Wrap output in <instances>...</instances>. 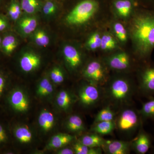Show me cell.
<instances>
[{
  "mask_svg": "<svg viewBox=\"0 0 154 154\" xmlns=\"http://www.w3.org/2000/svg\"><path fill=\"white\" fill-rule=\"evenodd\" d=\"M131 37L137 55L147 60L154 49V12L136 14L131 23Z\"/></svg>",
  "mask_w": 154,
  "mask_h": 154,
  "instance_id": "1",
  "label": "cell"
},
{
  "mask_svg": "<svg viewBox=\"0 0 154 154\" xmlns=\"http://www.w3.org/2000/svg\"><path fill=\"white\" fill-rule=\"evenodd\" d=\"M6 125L0 122V149L8 145L11 141L10 131Z\"/></svg>",
  "mask_w": 154,
  "mask_h": 154,
  "instance_id": "34",
  "label": "cell"
},
{
  "mask_svg": "<svg viewBox=\"0 0 154 154\" xmlns=\"http://www.w3.org/2000/svg\"><path fill=\"white\" fill-rule=\"evenodd\" d=\"M55 122L54 115L50 111L44 110L39 114L38 123L42 130L48 132L52 129Z\"/></svg>",
  "mask_w": 154,
  "mask_h": 154,
  "instance_id": "17",
  "label": "cell"
},
{
  "mask_svg": "<svg viewBox=\"0 0 154 154\" xmlns=\"http://www.w3.org/2000/svg\"></svg>",
  "mask_w": 154,
  "mask_h": 154,
  "instance_id": "43",
  "label": "cell"
},
{
  "mask_svg": "<svg viewBox=\"0 0 154 154\" xmlns=\"http://www.w3.org/2000/svg\"><path fill=\"white\" fill-rule=\"evenodd\" d=\"M133 92V87L128 80L122 78H116L110 83L108 94L111 100L121 103L127 101Z\"/></svg>",
  "mask_w": 154,
  "mask_h": 154,
  "instance_id": "4",
  "label": "cell"
},
{
  "mask_svg": "<svg viewBox=\"0 0 154 154\" xmlns=\"http://www.w3.org/2000/svg\"><path fill=\"white\" fill-rule=\"evenodd\" d=\"M115 115V113L110 107H105L97 113L94 123L102 121H113Z\"/></svg>",
  "mask_w": 154,
  "mask_h": 154,
  "instance_id": "31",
  "label": "cell"
},
{
  "mask_svg": "<svg viewBox=\"0 0 154 154\" xmlns=\"http://www.w3.org/2000/svg\"><path fill=\"white\" fill-rule=\"evenodd\" d=\"M50 77L51 81L56 84H60L64 81V75L60 68L54 67L50 73Z\"/></svg>",
  "mask_w": 154,
  "mask_h": 154,
  "instance_id": "37",
  "label": "cell"
},
{
  "mask_svg": "<svg viewBox=\"0 0 154 154\" xmlns=\"http://www.w3.org/2000/svg\"><path fill=\"white\" fill-rule=\"evenodd\" d=\"M142 121L138 112L133 109L123 110L119 116L117 126L120 130L128 131L134 130L140 125Z\"/></svg>",
  "mask_w": 154,
  "mask_h": 154,
  "instance_id": "7",
  "label": "cell"
},
{
  "mask_svg": "<svg viewBox=\"0 0 154 154\" xmlns=\"http://www.w3.org/2000/svg\"><path fill=\"white\" fill-rule=\"evenodd\" d=\"M4 99L6 106L14 113H24L29 109L28 97L23 91L18 87L10 89Z\"/></svg>",
  "mask_w": 154,
  "mask_h": 154,
  "instance_id": "3",
  "label": "cell"
},
{
  "mask_svg": "<svg viewBox=\"0 0 154 154\" xmlns=\"http://www.w3.org/2000/svg\"><path fill=\"white\" fill-rule=\"evenodd\" d=\"M57 6L54 1L52 0H46L42 4L41 11L45 17H51L54 16L57 13Z\"/></svg>",
  "mask_w": 154,
  "mask_h": 154,
  "instance_id": "32",
  "label": "cell"
},
{
  "mask_svg": "<svg viewBox=\"0 0 154 154\" xmlns=\"http://www.w3.org/2000/svg\"><path fill=\"white\" fill-rule=\"evenodd\" d=\"M83 75L91 84L97 86L102 85L106 81L105 68L98 60H93L89 63L84 69Z\"/></svg>",
  "mask_w": 154,
  "mask_h": 154,
  "instance_id": "6",
  "label": "cell"
},
{
  "mask_svg": "<svg viewBox=\"0 0 154 154\" xmlns=\"http://www.w3.org/2000/svg\"><path fill=\"white\" fill-rule=\"evenodd\" d=\"M63 54L67 64L71 69L75 70L79 67L82 61V55L77 48L67 45L63 49Z\"/></svg>",
  "mask_w": 154,
  "mask_h": 154,
  "instance_id": "11",
  "label": "cell"
},
{
  "mask_svg": "<svg viewBox=\"0 0 154 154\" xmlns=\"http://www.w3.org/2000/svg\"><path fill=\"white\" fill-rule=\"evenodd\" d=\"M139 89L144 96H154V65H147L139 72Z\"/></svg>",
  "mask_w": 154,
  "mask_h": 154,
  "instance_id": "5",
  "label": "cell"
},
{
  "mask_svg": "<svg viewBox=\"0 0 154 154\" xmlns=\"http://www.w3.org/2000/svg\"><path fill=\"white\" fill-rule=\"evenodd\" d=\"M102 36L99 33L95 32L91 34L86 42V47L89 50L96 51L100 48Z\"/></svg>",
  "mask_w": 154,
  "mask_h": 154,
  "instance_id": "33",
  "label": "cell"
},
{
  "mask_svg": "<svg viewBox=\"0 0 154 154\" xmlns=\"http://www.w3.org/2000/svg\"><path fill=\"white\" fill-rule=\"evenodd\" d=\"M149 100L143 104L141 108L139 110L142 120L151 119L154 120V97H149Z\"/></svg>",
  "mask_w": 154,
  "mask_h": 154,
  "instance_id": "22",
  "label": "cell"
},
{
  "mask_svg": "<svg viewBox=\"0 0 154 154\" xmlns=\"http://www.w3.org/2000/svg\"><path fill=\"white\" fill-rule=\"evenodd\" d=\"M9 26L8 20L5 17L0 16V32L7 30Z\"/></svg>",
  "mask_w": 154,
  "mask_h": 154,
  "instance_id": "38",
  "label": "cell"
},
{
  "mask_svg": "<svg viewBox=\"0 0 154 154\" xmlns=\"http://www.w3.org/2000/svg\"><path fill=\"white\" fill-rule=\"evenodd\" d=\"M56 102L58 107L61 109L64 110H67L71 106L72 97L68 91H62L57 96Z\"/></svg>",
  "mask_w": 154,
  "mask_h": 154,
  "instance_id": "25",
  "label": "cell"
},
{
  "mask_svg": "<svg viewBox=\"0 0 154 154\" xmlns=\"http://www.w3.org/2000/svg\"><path fill=\"white\" fill-rule=\"evenodd\" d=\"M113 5L116 13L122 18L128 17L132 11L133 4L130 0H116Z\"/></svg>",
  "mask_w": 154,
  "mask_h": 154,
  "instance_id": "21",
  "label": "cell"
},
{
  "mask_svg": "<svg viewBox=\"0 0 154 154\" xmlns=\"http://www.w3.org/2000/svg\"><path fill=\"white\" fill-rule=\"evenodd\" d=\"M11 133L16 140L21 143H28L32 141L33 134L27 127L16 125L12 127Z\"/></svg>",
  "mask_w": 154,
  "mask_h": 154,
  "instance_id": "15",
  "label": "cell"
},
{
  "mask_svg": "<svg viewBox=\"0 0 154 154\" xmlns=\"http://www.w3.org/2000/svg\"><path fill=\"white\" fill-rule=\"evenodd\" d=\"M107 63L110 68L115 70L122 71L128 68L130 60L126 53L121 52L110 57L107 59Z\"/></svg>",
  "mask_w": 154,
  "mask_h": 154,
  "instance_id": "13",
  "label": "cell"
},
{
  "mask_svg": "<svg viewBox=\"0 0 154 154\" xmlns=\"http://www.w3.org/2000/svg\"><path fill=\"white\" fill-rule=\"evenodd\" d=\"M9 78L5 72L0 70V100L3 99L8 93Z\"/></svg>",
  "mask_w": 154,
  "mask_h": 154,
  "instance_id": "36",
  "label": "cell"
},
{
  "mask_svg": "<svg viewBox=\"0 0 154 154\" xmlns=\"http://www.w3.org/2000/svg\"><path fill=\"white\" fill-rule=\"evenodd\" d=\"M22 10L20 3L17 0H11L7 10L9 18L14 21H17L22 17Z\"/></svg>",
  "mask_w": 154,
  "mask_h": 154,
  "instance_id": "27",
  "label": "cell"
},
{
  "mask_svg": "<svg viewBox=\"0 0 154 154\" xmlns=\"http://www.w3.org/2000/svg\"><path fill=\"white\" fill-rule=\"evenodd\" d=\"M79 96L82 104L86 107H90L99 102L101 93L98 86L91 84L83 86L80 90Z\"/></svg>",
  "mask_w": 154,
  "mask_h": 154,
  "instance_id": "8",
  "label": "cell"
},
{
  "mask_svg": "<svg viewBox=\"0 0 154 154\" xmlns=\"http://www.w3.org/2000/svg\"><path fill=\"white\" fill-rule=\"evenodd\" d=\"M74 137L67 134H58L54 136L49 141L48 147L50 149H59L68 144Z\"/></svg>",
  "mask_w": 154,
  "mask_h": 154,
  "instance_id": "18",
  "label": "cell"
},
{
  "mask_svg": "<svg viewBox=\"0 0 154 154\" xmlns=\"http://www.w3.org/2000/svg\"><path fill=\"white\" fill-rule=\"evenodd\" d=\"M1 1H2V0H0V2H1Z\"/></svg>",
  "mask_w": 154,
  "mask_h": 154,
  "instance_id": "42",
  "label": "cell"
},
{
  "mask_svg": "<svg viewBox=\"0 0 154 154\" xmlns=\"http://www.w3.org/2000/svg\"><path fill=\"white\" fill-rule=\"evenodd\" d=\"M95 124L92 131L99 135L110 134L113 132L116 127L114 121L100 122Z\"/></svg>",
  "mask_w": 154,
  "mask_h": 154,
  "instance_id": "23",
  "label": "cell"
},
{
  "mask_svg": "<svg viewBox=\"0 0 154 154\" xmlns=\"http://www.w3.org/2000/svg\"><path fill=\"white\" fill-rule=\"evenodd\" d=\"M67 128L73 132H79L85 129L82 119L79 116H71L66 122Z\"/></svg>",
  "mask_w": 154,
  "mask_h": 154,
  "instance_id": "24",
  "label": "cell"
},
{
  "mask_svg": "<svg viewBox=\"0 0 154 154\" xmlns=\"http://www.w3.org/2000/svg\"><path fill=\"white\" fill-rule=\"evenodd\" d=\"M22 11L27 15H35L41 11L42 4L40 0H21Z\"/></svg>",
  "mask_w": 154,
  "mask_h": 154,
  "instance_id": "20",
  "label": "cell"
},
{
  "mask_svg": "<svg viewBox=\"0 0 154 154\" xmlns=\"http://www.w3.org/2000/svg\"><path fill=\"white\" fill-rule=\"evenodd\" d=\"M32 35L33 41L37 46L41 47H45L49 45V36L43 29H36Z\"/></svg>",
  "mask_w": 154,
  "mask_h": 154,
  "instance_id": "26",
  "label": "cell"
},
{
  "mask_svg": "<svg viewBox=\"0 0 154 154\" xmlns=\"http://www.w3.org/2000/svg\"><path fill=\"white\" fill-rule=\"evenodd\" d=\"M19 63L22 71L26 73L31 72L36 70L40 66L41 59L36 53L26 51L21 55Z\"/></svg>",
  "mask_w": 154,
  "mask_h": 154,
  "instance_id": "9",
  "label": "cell"
},
{
  "mask_svg": "<svg viewBox=\"0 0 154 154\" xmlns=\"http://www.w3.org/2000/svg\"><path fill=\"white\" fill-rule=\"evenodd\" d=\"M117 46V42L113 36L108 33H105L101 37L100 48L103 51H108L115 49Z\"/></svg>",
  "mask_w": 154,
  "mask_h": 154,
  "instance_id": "30",
  "label": "cell"
},
{
  "mask_svg": "<svg viewBox=\"0 0 154 154\" xmlns=\"http://www.w3.org/2000/svg\"><path fill=\"white\" fill-rule=\"evenodd\" d=\"M113 30L119 41L122 43L126 42L128 39V34L124 25L119 22H116L113 25Z\"/></svg>",
  "mask_w": 154,
  "mask_h": 154,
  "instance_id": "35",
  "label": "cell"
},
{
  "mask_svg": "<svg viewBox=\"0 0 154 154\" xmlns=\"http://www.w3.org/2000/svg\"><path fill=\"white\" fill-rule=\"evenodd\" d=\"M103 147L108 154H127L129 152L130 143L124 141H106Z\"/></svg>",
  "mask_w": 154,
  "mask_h": 154,
  "instance_id": "14",
  "label": "cell"
},
{
  "mask_svg": "<svg viewBox=\"0 0 154 154\" xmlns=\"http://www.w3.org/2000/svg\"><path fill=\"white\" fill-rule=\"evenodd\" d=\"M98 8L99 4L95 0H83L67 15L66 21L72 26L83 25L92 19Z\"/></svg>",
  "mask_w": 154,
  "mask_h": 154,
  "instance_id": "2",
  "label": "cell"
},
{
  "mask_svg": "<svg viewBox=\"0 0 154 154\" xmlns=\"http://www.w3.org/2000/svg\"><path fill=\"white\" fill-rule=\"evenodd\" d=\"M53 91V87L48 78L45 77L40 81L36 90L37 95L40 96H48Z\"/></svg>",
  "mask_w": 154,
  "mask_h": 154,
  "instance_id": "28",
  "label": "cell"
},
{
  "mask_svg": "<svg viewBox=\"0 0 154 154\" xmlns=\"http://www.w3.org/2000/svg\"><path fill=\"white\" fill-rule=\"evenodd\" d=\"M80 142L90 147H103L106 141L96 133L85 135L80 140Z\"/></svg>",
  "mask_w": 154,
  "mask_h": 154,
  "instance_id": "19",
  "label": "cell"
},
{
  "mask_svg": "<svg viewBox=\"0 0 154 154\" xmlns=\"http://www.w3.org/2000/svg\"><path fill=\"white\" fill-rule=\"evenodd\" d=\"M58 154H73L75 153L74 149L70 148H65L60 150L57 152Z\"/></svg>",
  "mask_w": 154,
  "mask_h": 154,
  "instance_id": "39",
  "label": "cell"
},
{
  "mask_svg": "<svg viewBox=\"0 0 154 154\" xmlns=\"http://www.w3.org/2000/svg\"><path fill=\"white\" fill-rule=\"evenodd\" d=\"M2 38L0 36V49H1V44H2Z\"/></svg>",
  "mask_w": 154,
  "mask_h": 154,
  "instance_id": "40",
  "label": "cell"
},
{
  "mask_svg": "<svg viewBox=\"0 0 154 154\" xmlns=\"http://www.w3.org/2000/svg\"><path fill=\"white\" fill-rule=\"evenodd\" d=\"M150 1H152V2H154V0H150Z\"/></svg>",
  "mask_w": 154,
  "mask_h": 154,
  "instance_id": "41",
  "label": "cell"
},
{
  "mask_svg": "<svg viewBox=\"0 0 154 154\" xmlns=\"http://www.w3.org/2000/svg\"><path fill=\"white\" fill-rule=\"evenodd\" d=\"M18 43V39L14 34L7 33L2 38L1 49L5 55L10 56L17 49Z\"/></svg>",
  "mask_w": 154,
  "mask_h": 154,
  "instance_id": "16",
  "label": "cell"
},
{
  "mask_svg": "<svg viewBox=\"0 0 154 154\" xmlns=\"http://www.w3.org/2000/svg\"><path fill=\"white\" fill-rule=\"evenodd\" d=\"M137 137L131 144L135 151L139 154H145L149 151L152 145L150 136L141 127Z\"/></svg>",
  "mask_w": 154,
  "mask_h": 154,
  "instance_id": "12",
  "label": "cell"
},
{
  "mask_svg": "<svg viewBox=\"0 0 154 154\" xmlns=\"http://www.w3.org/2000/svg\"><path fill=\"white\" fill-rule=\"evenodd\" d=\"M38 21L34 15L22 16L17 21V28L19 33L24 36L32 35L37 29Z\"/></svg>",
  "mask_w": 154,
  "mask_h": 154,
  "instance_id": "10",
  "label": "cell"
},
{
  "mask_svg": "<svg viewBox=\"0 0 154 154\" xmlns=\"http://www.w3.org/2000/svg\"><path fill=\"white\" fill-rule=\"evenodd\" d=\"M73 149L76 154H101L102 152L101 147H90L80 142L75 144Z\"/></svg>",
  "mask_w": 154,
  "mask_h": 154,
  "instance_id": "29",
  "label": "cell"
}]
</instances>
